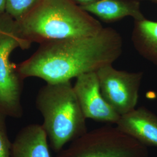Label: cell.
Masks as SVG:
<instances>
[{
	"label": "cell",
	"mask_w": 157,
	"mask_h": 157,
	"mask_svg": "<svg viewBox=\"0 0 157 157\" xmlns=\"http://www.w3.org/2000/svg\"><path fill=\"white\" fill-rule=\"evenodd\" d=\"M123 40L114 29L94 35L47 41L17 67L23 79L35 77L46 83L69 82L84 73L112 64L123 51Z\"/></svg>",
	"instance_id": "6da1fadb"
},
{
	"label": "cell",
	"mask_w": 157,
	"mask_h": 157,
	"mask_svg": "<svg viewBox=\"0 0 157 157\" xmlns=\"http://www.w3.org/2000/svg\"><path fill=\"white\" fill-rule=\"evenodd\" d=\"M103 28L72 0H39L28 13L14 21L13 32L25 50L33 43L92 36Z\"/></svg>",
	"instance_id": "7a4b0ae2"
},
{
	"label": "cell",
	"mask_w": 157,
	"mask_h": 157,
	"mask_svg": "<svg viewBox=\"0 0 157 157\" xmlns=\"http://www.w3.org/2000/svg\"><path fill=\"white\" fill-rule=\"evenodd\" d=\"M36 106L43 116L50 147L56 153L87 132V119L71 81L46 83L37 94Z\"/></svg>",
	"instance_id": "3957f363"
},
{
	"label": "cell",
	"mask_w": 157,
	"mask_h": 157,
	"mask_svg": "<svg viewBox=\"0 0 157 157\" xmlns=\"http://www.w3.org/2000/svg\"><path fill=\"white\" fill-rule=\"evenodd\" d=\"M147 147L121 132L104 126L87 132L56 157H148Z\"/></svg>",
	"instance_id": "277c9868"
},
{
	"label": "cell",
	"mask_w": 157,
	"mask_h": 157,
	"mask_svg": "<svg viewBox=\"0 0 157 157\" xmlns=\"http://www.w3.org/2000/svg\"><path fill=\"white\" fill-rule=\"evenodd\" d=\"M23 50V44L13 32L0 33V112L6 117L21 118L23 78L10 61L12 51Z\"/></svg>",
	"instance_id": "5b68a950"
},
{
	"label": "cell",
	"mask_w": 157,
	"mask_h": 157,
	"mask_svg": "<svg viewBox=\"0 0 157 157\" xmlns=\"http://www.w3.org/2000/svg\"><path fill=\"white\" fill-rule=\"evenodd\" d=\"M101 93L105 100L121 116L137 105L143 73L119 71L108 64L96 71Z\"/></svg>",
	"instance_id": "8992f818"
},
{
	"label": "cell",
	"mask_w": 157,
	"mask_h": 157,
	"mask_svg": "<svg viewBox=\"0 0 157 157\" xmlns=\"http://www.w3.org/2000/svg\"><path fill=\"white\" fill-rule=\"evenodd\" d=\"M76 78L73 89L86 118L116 124L121 116L102 94L96 72L84 73Z\"/></svg>",
	"instance_id": "52a82bcc"
},
{
	"label": "cell",
	"mask_w": 157,
	"mask_h": 157,
	"mask_svg": "<svg viewBox=\"0 0 157 157\" xmlns=\"http://www.w3.org/2000/svg\"><path fill=\"white\" fill-rule=\"evenodd\" d=\"M115 124L121 132L143 145L157 147V116L145 107L121 115Z\"/></svg>",
	"instance_id": "ba28073f"
},
{
	"label": "cell",
	"mask_w": 157,
	"mask_h": 157,
	"mask_svg": "<svg viewBox=\"0 0 157 157\" xmlns=\"http://www.w3.org/2000/svg\"><path fill=\"white\" fill-rule=\"evenodd\" d=\"M49 147L42 125L30 124L17 134L12 143L11 157H51Z\"/></svg>",
	"instance_id": "9c48e42d"
},
{
	"label": "cell",
	"mask_w": 157,
	"mask_h": 157,
	"mask_svg": "<svg viewBox=\"0 0 157 157\" xmlns=\"http://www.w3.org/2000/svg\"><path fill=\"white\" fill-rule=\"evenodd\" d=\"M80 7L105 23L115 22L126 17H132L135 21L144 17L139 0H98Z\"/></svg>",
	"instance_id": "30bf717a"
},
{
	"label": "cell",
	"mask_w": 157,
	"mask_h": 157,
	"mask_svg": "<svg viewBox=\"0 0 157 157\" xmlns=\"http://www.w3.org/2000/svg\"><path fill=\"white\" fill-rule=\"evenodd\" d=\"M132 41L144 59L157 65V22L144 18L135 21Z\"/></svg>",
	"instance_id": "8fae6325"
},
{
	"label": "cell",
	"mask_w": 157,
	"mask_h": 157,
	"mask_svg": "<svg viewBox=\"0 0 157 157\" xmlns=\"http://www.w3.org/2000/svg\"><path fill=\"white\" fill-rule=\"evenodd\" d=\"M39 0H7L6 13L14 21H18L28 13Z\"/></svg>",
	"instance_id": "7c38bea8"
},
{
	"label": "cell",
	"mask_w": 157,
	"mask_h": 157,
	"mask_svg": "<svg viewBox=\"0 0 157 157\" xmlns=\"http://www.w3.org/2000/svg\"><path fill=\"white\" fill-rule=\"evenodd\" d=\"M6 117L0 112V157H11V141L7 133Z\"/></svg>",
	"instance_id": "4fadbf2b"
},
{
	"label": "cell",
	"mask_w": 157,
	"mask_h": 157,
	"mask_svg": "<svg viewBox=\"0 0 157 157\" xmlns=\"http://www.w3.org/2000/svg\"><path fill=\"white\" fill-rule=\"evenodd\" d=\"M14 20L6 13L0 17V33H8L13 31Z\"/></svg>",
	"instance_id": "5bb4252c"
},
{
	"label": "cell",
	"mask_w": 157,
	"mask_h": 157,
	"mask_svg": "<svg viewBox=\"0 0 157 157\" xmlns=\"http://www.w3.org/2000/svg\"><path fill=\"white\" fill-rule=\"evenodd\" d=\"M73 2L78 5L80 6H87L89 5L92 3H94L98 0H72Z\"/></svg>",
	"instance_id": "9a60e30c"
},
{
	"label": "cell",
	"mask_w": 157,
	"mask_h": 157,
	"mask_svg": "<svg viewBox=\"0 0 157 157\" xmlns=\"http://www.w3.org/2000/svg\"><path fill=\"white\" fill-rule=\"evenodd\" d=\"M7 0H0V17L6 13Z\"/></svg>",
	"instance_id": "2e32d148"
},
{
	"label": "cell",
	"mask_w": 157,
	"mask_h": 157,
	"mask_svg": "<svg viewBox=\"0 0 157 157\" xmlns=\"http://www.w3.org/2000/svg\"><path fill=\"white\" fill-rule=\"evenodd\" d=\"M139 1H140V0H139ZM146 1H151L152 2L157 3V0H146Z\"/></svg>",
	"instance_id": "e0dca14e"
}]
</instances>
